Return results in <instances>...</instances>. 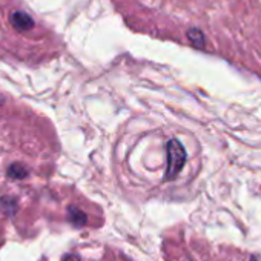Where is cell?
<instances>
[{"mask_svg": "<svg viewBox=\"0 0 261 261\" xmlns=\"http://www.w3.org/2000/svg\"><path fill=\"white\" fill-rule=\"evenodd\" d=\"M11 25L17 30V31H28L34 27V20L30 14L23 13V11H16L11 14L10 17Z\"/></svg>", "mask_w": 261, "mask_h": 261, "instance_id": "7a4b0ae2", "label": "cell"}, {"mask_svg": "<svg viewBox=\"0 0 261 261\" xmlns=\"http://www.w3.org/2000/svg\"><path fill=\"white\" fill-rule=\"evenodd\" d=\"M250 261H261V258H259V256H252Z\"/></svg>", "mask_w": 261, "mask_h": 261, "instance_id": "52a82bcc", "label": "cell"}, {"mask_svg": "<svg viewBox=\"0 0 261 261\" xmlns=\"http://www.w3.org/2000/svg\"><path fill=\"white\" fill-rule=\"evenodd\" d=\"M68 215H69V221L72 224H75V226H83L86 223V215L80 209H77V207H69V214Z\"/></svg>", "mask_w": 261, "mask_h": 261, "instance_id": "5b68a950", "label": "cell"}, {"mask_svg": "<svg viewBox=\"0 0 261 261\" xmlns=\"http://www.w3.org/2000/svg\"><path fill=\"white\" fill-rule=\"evenodd\" d=\"M28 175V169L20 165V163H14L8 168V177L14 178V180H22Z\"/></svg>", "mask_w": 261, "mask_h": 261, "instance_id": "277c9868", "label": "cell"}, {"mask_svg": "<svg viewBox=\"0 0 261 261\" xmlns=\"http://www.w3.org/2000/svg\"><path fill=\"white\" fill-rule=\"evenodd\" d=\"M166 154H168L166 180H174L180 174V171L183 169V166L186 163V151L177 139H172L168 142Z\"/></svg>", "mask_w": 261, "mask_h": 261, "instance_id": "6da1fadb", "label": "cell"}, {"mask_svg": "<svg viewBox=\"0 0 261 261\" xmlns=\"http://www.w3.org/2000/svg\"><path fill=\"white\" fill-rule=\"evenodd\" d=\"M186 36H188L189 42L192 43V46H195L198 49H203L204 48V34L200 30H197V28L188 30Z\"/></svg>", "mask_w": 261, "mask_h": 261, "instance_id": "3957f363", "label": "cell"}, {"mask_svg": "<svg viewBox=\"0 0 261 261\" xmlns=\"http://www.w3.org/2000/svg\"><path fill=\"white\" fill-rule=\"evenodd\" d=\"M63 261H79V256L74 255V253H71V255H66V258Z\"/></svg>", "mask_w": 261, "mask_h": 261, "instance_id": "8992f818", "label": "cell"}]
</instances>
